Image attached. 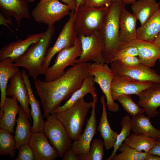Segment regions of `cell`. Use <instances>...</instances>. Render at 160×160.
Segmentation results:
<instances>
[{
  "mask_svg": "<svg viewBox=\"0 0 160 160\" xmlns=\"http://www.w3.org/2000/svg\"><path fill=\"white\" fill-rule=\"evenodd\" d=\"M90 64L89 62L75 64L54 80L43 81L38 79L34 80L36 93L43 108L44 117L46 118L63 100L68 99L81 86L85 79L90 74Z\"/></svg>",
  "mask_w": 160,
  "mask_h": 160,
  "instance_id": "cell-1",
  "label": "cell"
},
{
  "mask_svg": "<svg viewBox=\"0 0 160 160\" xmlns=\"http://www.w3.org/2000/svg\"><path fill=\"white\" fill-rule=\"evenodd\" d=\"M123 0L113 2L108 8L99 30L105 43L103 56L105 63H111L121 43L119 37V20Z\"/></svg>",
  "mask_w": 160,
  "mask_h": 160,
  "instance_id": "cell-2",
  "label": "cell"
},
{
  "mask_svg": "<svg viewBox=\"0 0 160 160\" xmlns=\"http://www.w3.org/2000/svg\"><path fill=\"white\" fill-rule=\"evenodd\" d=\"M55 27H48L42 38L33 44L26 51L13 63L14 67L27 69L28 75L34 80L41 74H44V61L48 47L54 35Z\"/></svg>",
  "mask_w": 160,
  "mask_h": 160,
  "instance_id": "cell-3",
  "label": "cell"
},
{
  "mask_svg": "<svg viewBox=\"0 0 160 160\" xmlns=\"http://www.w3.org/2000/svg\"><path fill=\"white\" fill-rule=\"evenodd\" d=\"M92 107V102H86L83 97L70 107L54 113L64 126L72 140H77L82 134L86 117Z\"/></svg>",
  "mask_w": 160,
  "mask_h": 160,
  "instance_id": "cell-4",
  "label": "cell"
},
{
  "mask_svg": "<svg viewBox=\"0 0 160 160\" xmlns=\"http://www.w3.org/2000/svg\"><path fill=\"white\" fill-rule=\"evenodd\" d=\"M109 7L97 8L84 4L80 6L74 14V26L78 35H87L99 30Z\"/></svg>",
  "mask_w": 160,
  "mask_h": 160,
  "instance_id": "cell-5",
  "label": "cell"
},
{
  "mask_svg": "<svg viewBox=\"0 0 160 160\" xmlns=\"http://www.w3.org/2000/svg\"><path fill=\"white\" fill-rule=\"evenodd\" d=\"M71 11L70 6L58 0H41L31 14L35 21L49 27L69 15Z\"/></svg>",
  "mask_w": 160,
  "mask_h": 160,
  "instance_id": "cell-6",
  "label": "cell"
},
{
  "mask_svg": "<svg viewBox=\"0 0 160 160\" xmlns=\"http://www.w3.org/2000/svg\"><path fill=\"white\" fill-rule=\"evenodd\" d=\"M44 121L43 132L50 143L57 151L59 157L62 158L72 146V140L65 127L55 114H51Z\"/></svg>",
  "mask_w": 160,
  "mask_h": 160,
  "instance_id": "cell-7",
  "label": "cell"
},
{
  "mask_svg": "<svg viewBox=\"0 0 160 160\" xmlns=\"http://www.w3.org/2000/svg\"><path fill=\"white\" fill-rule=\"evenodd\" d=\"M81 41L78 37L73 46L64 49L57 53L54 64L45 72V81L54 80L63 75L66 67L75 64V61L81 55Z\"/></svg>",
  "mask_w": 160,
  "mask_h": 160,
  "instance_id": "cell-8",
  "label": "cell"
},
{
  "mask_svg": "<svg viewBox=\"0 0 160 160\" xmlns=\"http://www.w3.org/2000/svg\"><path fill=\"white\" fill-rule=\"evenodd\" d=\"M78 37L81 41L82 51L75 64L91 61L98 63H105L103 54L105 43L99 30L87 35H78Z\"/></svg>",
  "mask_w": 160,
  "mask_h": 160,
  "instance_id": "cell-9",
  "label": "cell"
},
{
  "mask_svg": "<svg viewBox=\"0 0 160 160\" xmlns=\"http://www.w3.org/2000/svg\"><path fill=\"white\" fill-rule=\"evenodd\" d=\"M89 72L93 76V81L97 84L105 95L108 110L116 112L119 110L118 104L114 102L112 95L111 88L112 79L115 75L107 63H91Z\"/></svg>",
  "mask_w": 160,
  "mask_h": 160,
  "instance_id": "cell-10",
  "label": "cell"
},
{
  "mask_svg": "<svg viewBox=\"0 0 160 160\" xmlns=\"http://www.w3.org/2000/svg\"><path fill=\"white\" fill-rule=\"evenodd\" d=\"M74 11H71L69 19L59 33L55 43L47 51L44 61L45 74L55 55L64 49L73 46L78 38V34L74 26Z\"/></svg>",
  "mask_w": 160,
  "mask_h": 160,
  "instance_id": "cell-11",
  "label": "cell"
},
{
  "mask_svg": "<svg viewBox=\"0 0 160 160\" xmlns=\"http://www.w3.org/2000/svg\"><path fill=\"white\" fill-rule=\"evenodd\" d=\"M115 75L123 76L142 82L160 83V75L151 68L141 64L134 67L124 66L118 60L111 63Z\"/></svg>",
  "mask_w": 160,
  "mask_h": 160,
  "instance_id": "cell-12",
  "label": "cell"
},
{
  "mask_svg": "<svg viewBox=\"0 0 160 160\" xmlns=\"http://www.w3.org/2000/svg\"><path fill=\"white\" fill-rule=\"evenodd\" d=\"M97 98H93L91 115L87 120L85 129L79 139L72 143L71 148L75 154L81 156L88 153L92 139L97 133L95 107Z\"/></svg>",
  "mask_w": 160,
  "mask_h": 160,
  "instance_id": "cell-13",
  "label": "cell"
},
{
  "mask_svg": "<svg viewBox=\"0 0 160 160\" xmlns=\"http://www.w3.org/2000/svg\"><path fill=\"white\" fill-rule=\"evenodd\" d=\"M45 32L28 35L24 39H19L4 46L0 50V60L9 58L15 63L33 43L39 41Z\"/></svg>",
  "mask_w": 160,
  "mask_h": 160,
  "instance_id": "cell-14",
  "label": "cell"
},
{
  "mask_svg": "<svg viewBox=\"0 0 160 160\" xmlns=\"http://www.w3.org/2000/svg\"><path fill=\"white\" fill-rule=\"evenodd\" d=\"M153 83L140 81L127 77L114 76L111 91L113 100L122 95H136L151 86Z\"/></svg>",
  "mask_w": 160,
  "mask_h": 160,
  "instance_id": "cell-15",
  "label": "cell"
},
{
  "mask_svg": "<svg viewBox=\"0 0 160 160\" xmlns=\"http://www.w3.org/2000/svg\"><path fill=\"white\" fill-rule=\"evenodd\" d=\"M44 132L32 133L28 143L35 160H54L59 157L57 150L48 140Z\"/></svg>",
  "mask_w": 160,
  "mask_h": 160,
  "instance_id": "cell-16",
  "label": "cell"
},
{
  "mask_svg": "<svg viewBox=\"0 0 160 160\" xmlns=\"http://www.w3.org/2000/svg\"><path fill=\"white\" fill-rule=\"evenodd\" d=\"M6 92L7 96L15 98L19 103L29 119L31 121V110L28 106V92L21 72L19 70L10 79Z\"/></svg>",
  "mask_w": 160,
  "mask_h": 160,
  "instance_id": "cell-17",
  "label": "cell"
},
{
  "mask_svg": "<svg viewBox=\"0 0 160 160\" xmlns=\"http://www.w3.org/2000/svg\"><path fill=\"white\" fill-rule=\"evenodd\" d=\"M137 95L138 104L148 116L154 117L158 113L157 108L160 107V83H153Z\"/></svg>",
  "mask_w": 160,
  "mask_h": 160,
  "instance_id": "cell-18",
  "label": "cell"
},
{
  "mask_svg": "<svg viewBox=\"0 0 160 160\" xmlns=\"http://www.w3.org/2000/svg\"><path fill=\"white\" fill-rule=\"evenodd\" d=\"M121 44L135 47L141 63L147 67L154 66L157 60L160 58V48L154 41L137 39L129 43Z\"/></svg>",
  "mask_w": 160,
  "mask_h": 160,
  "instance_id": "cell-19",
  "label": "cell"
},
{
  "mask_svg": "<svg viewBox=\"0 0 160 160\" xmlns=\"http://www.w3.org/2000/svg\"><path fill=\"white\" fill-rule=\"evenodd\" d=\"M0 8L6 17L15 18L17 23L16 31L18 30L22 19H29L31 17L28 2L26 0H0Z\"/></svg>",
  "mask_w": 160,
  "mask_h": 160,
  "instance_id": "cell-20",
  "label": "cell"
},
{
  "mask_svg": "<svg viewBox=\"0 0 160 160\" xmlns=\"http://www.w3.org/2000/svg\"><path fill=\"white\" fill-rule=\"evenodd\" d=\"M21 72L28 92L29 104L31 107V115L33 121L31 127L32 132L34 133L43 132L44 121L41 111L40 102L33 95L28 75L23 69Z\"/></svg>",
  "mask_w": 160,
  "mask_h": 160,
  "instance_id": "cell-21",
  "label": "cell"
},
{
  "mask_svg": "<svg viewBox=\"0 0 160 160\" xmlns=\"http://www.w3.org/2000/svg\"><path fill=\"white\" fill-rule=\"evenodd\" d=\"M124 6L122 9L119 20V37L121 44L127 43L137 39L136 18L127 10Z\"/></svg>",
  "mask_w": 160,
  "mask_h": 160,
  "instance_id": "cell-22",
  "label": "cell"
},
{
  "mask_svg": "<svg viewBox=\"0 0 160 160\" xmlns=\"http://www.w3.org/2000/svg\"><path fill=\"white\" fill-rule=\"evenodd\" d=\"M17 102L13 97H7L0 110V128L12 134L15 131L16 116L19 111L20 105Z\"/></svg>",
  "mask_w": 160,
  "mask_h": 160,
  "instance_id": "cell-23",
  "label": "cell"
},
{
  "mask_svg": "<svg viewBox=\"0 0 160 160\" xmlns=\"http://www.w3.org/2000/svg\"><path fill=\"white\" fill-rule=\"evenodd\" d=\"M93 77V76L91 74L87 77L81 86L73 93L65 104L55 108L52 111L50 114L62 111L70 107L87 94H91L92 97H97Z\"/></svg>",
  "mask_w": 160,
  "mask_h": 160,
  "instance_id": "cell-24",
  "label": "cell"
},
{
  "mask_svg": "<svg viewBox=\"0 0 160 160\" xmlns=\"http://www.w3.org/2000/svg\"><path fill=\"white\" fill-rule=\"evenodd\" d=\"M100 101L102 107V112L97 131L103 139L106 149L108 150L113 147L119 133L112 130L108 121L107 105L104 95L100 97Z\"/></svg>",
  "mask_w": 160,
  "mask_h": 160,
  "instance_id": "cell-25",
  "label": "cell"
},
{
  "mask_svg": "<svg viewBox=\"0 0 160 160\" xmlns=\"http://www.w3.org/2000/svg\"><path fill=\"white\" fill-rule=\"evenodd\" d=\"M160 32V7L147 21L137 28V39L154 41Z\"/></svg>",
  "mask_w": 160,
  "mask_h": 160,
  "instance_id": "cell-26",
  "label": "cell"
},
{
  "mask_svg": "<svg viewBox=\"0 0 160 160\" xmlns=\"http://www.w3.org/2000/svg\"><path fill=\"white\" fill-rule=\"evenodd\" d=\"M159 5L156 0H137L132 4L131 9L142 25L160 7Z\"/></svg>",
  "mask_w": 160,
  "mask_h": 160,
  "instance_id": "cell-27",
  "label": "cell"
},
{
  "mask_svg": "<svg viewBox=\"0 0 160 160\" xmlns=\"http://www.w3.org/2000/svg\"><path fill=\"white\" fill-rule=\"evenodd\" d=\"M18 114L14 136L16 148L21 144L28 143L32 133L29 118L20 105Z\"/></svg>",
  "mask_w": 160,
  "mask_h": 160,
  "instance_id": "cell-28",
  "label": "cell"
},
{
  "mask_svg": "<svg viewBox=\"0 0 160 160\" xmlns=\"http://www.w3.org/2000/svg\"><path fill=\"white\" fill-rule=\"evenodd\" d=\"M149 117L144 114L132 117L131 130L135 134L144 135L158 139L160 135V129L153 126Z\"/></svg>",
  "mask_w": 160,
  "mask_h": 160,
  "instance_id": "cell-29",
  "label": "cell"
},
{
  "mask_svg": "<svg viewBox=\"0 0 160 160\" xmlns=\"http://www.w3.org/2000/svg\"><path fill=\"white\" fill-rule=\"evenodd\" d=\"M13 63L9 58L0 60V109L2 108L7 97L6 91L8 81L19 70L18 67L13 66Z\"/></svg>",
  "mask_w": 160,
  "mask_h": 160,
  "instance_id": "cell-30",
  "label": "cell"
},
{
  "mask_svg": "<svg viewBox=\"0 0 160 160\" xmlns=\"http://www.w3.org/2000/svg\"><path fill=\"white\" fill-rule=\"evenodd\" d=\"M156 139L144 135H130L124 143L139 152L148 153L155 143Z\"/></svg>",
  "mask_w": 160,
  "mask_h": 160,
  "instance_id": "cell-31",
  "label": "cell"
},
{
  "mask_svg": "<svg viewBox=\"0 0 160 160\" xmlns=\"http://www.w3.org/2000/svg\"><path fill=\"white\" fill-rule=\"evenodd\" d=\"M8 131L0 128V155L13 157L17 149L14 136Z\"/></svg>",
  "mask_w": 160,
  "mask_h": 160,
  "instance_id": "cell-32",
  "label": "cell"
},
{
  "mask_svg": "<svg viewBox=\"0 0 160 160\" xmlns=\"http://www.w3.org/2000/svg\"><path fill=\"white\" fill-rule=\"evenodd\" d=\"M119 150L121 152L114 155L111 160H145L148 155L147 153L138 151L124 142Z\"/></svg>",
  "mask_w": 160,
  "mask_h": 160,
  "instance_id": "cell-33",
  "label": "cell"
},
{
  "mask_svg": "<svg viewBox=\"0 0 160 160\" xmlns=\"http://www.w3.org/2000/svg\"><path fill=\"white\" fill-rule=\"evenodd\" d=\"M118 101L124 109L133 117L144 114L143 109L132 99L131 95H122L118 96L115 100Z\"/></svg>",
  "mask_w": 160,
  "mask_h": 160,
  "instance_id": "cell-34",
  "label": "cell"
},
{
  "mask_svg": "<svg viewBox=\"0 0 160 160\" xmlns=\"http://www.w3.org/2000/svg\"><path fill=\"white\" fill-rule=\"evenodd\" d=\"M122 128L121 132L119 133L117 137L113 151L107 160H111L113 156L116 154L120 146L124 142L125 139L130 135L132 127V119L129 115L125 116L123 118L121 123Z\"/></svg>",
  "mask_w": 160,
  "mask_h": 160,
  "instance_id": "cell-35",
  "label": "cell"
},
{
  "mask_svg": "<svg viewBox=\"0 0 160 160\" xmlns=\"http://www.w3.org/2000/svg\"><path fill=\"white\" fill-rule=\"evenodd\" d=\"M104 145L103 140L94 139L89 153L79 156L80 160H102L104 155Z\"/></svg>",
  "mask_w": 160,
  "mask_h": 160,
  "instance_id": "cell-36",
  "label": "cell"
},
{
  "mask_svg": "<svg viewBox=\"0 0 160 160\" xmlns=\"http://www.w3.org/2000/svg\"><path fill=\"white\" fill-rule=\"evenodd\" d=\"M138 56L137 50L135 47L132 46L124 45L120 44L115 52L113 61L128 56Z\"/></svg>",
  "mask_w": 160,
  "mask_h": 160,
  "instance_id": "cell-37",
  "label": "cell"
},
{
  "mask_svg": "<svg viewBox=\"0 0 160 160\" xmlns=\"http://www.w3.org/2000/svg\"><path fill=\"white\" fill-rule=\"evenodd\" d=\"M19 151L17 158L15 160H33V151L28 143H24L16 148Z\"/></svg>",
  "mask_w": 160,
  "mask_h": 160,
  "instance_id": "cell-38",
  "label": "cell"
},
{
  "mask_svg": "<svg viewBox=\"0 0 160 160\" xmlns=\"http://www.w3.org/2000/svg\"><path fill=\"white\" fill-rule=\"evenodd\" d=\"M118 60L124 67L132 68L137 66L141 64V61L137 56H130Z\"/></svg>",
  "mask_w": 160,
  "mask_h": 160,
  "instance_id": "cell-39",
  "label": "cell"
},
{
  "mask_svg": "<svg viewBox=\"0 0 160 160\" xmlns=\"http://www.w3.org/2000/svg\"><path fill=\"white\" fill-rule=\"evenodd\" d=\"M112 3L111 0H85L84 2L86 5L97 8L109 7Z\"/></svg>",
  "mask_w": 160,
  "mask_h": 160,
  "instance_id": "cell-40",
  "label": "cell"
},
{
  "mask_svg": "<svg viewBox=\"0 0 160 160\" xmlns=\"http://www.w3.org/2000/svg\"><path fill=\"white\" fill-rule=\"evenodd\" d=\"M62 158L63 160H80L79 156L75 154L71 148L67 151Z\"/></svg>",
  "mask_w": 160,
  "mask_h": 160,
  "instance_id": "cell-41",
  "label": "cell"
},
{
  "mask_svg": "<svg viewBox=\"0 0 160 160\" xmlns=\"http://www.w3.org/2000/svg\"><path fill=\"white\" fill-rule=\"evenodd\" d=\"M148 155L160 156V142L156 139V142L147 153Z\"/></svg>",
  "mask_w": 160,
  "mask_h": 160,
  "instance_id": "cell-42",
  "label": "cell"
},
{
  "mask_svg": "<svg viewBox=\"0 0 160 160\" xmlns=\"http://www.w3.org/2000/svg\"><path fill=\"white\" fill-rule=\"evenodd\" d=\"M7 23L12 25V20L10 17H5L1 12H0V25H4L7 27L13 33V31L8 25Z\"/></svg>",
  "mask_w": 160,
  "mask_h": 160,
  "instance_id": "cell-43",
  "label": "cell"
},
{
  "mask_svg": "<svg viewBox=\"0 0 160 160\" xmlns=\"http://www.w3.org/2000/svg\"><path fill=\"white\" fill-rule=\"evenodd\" d=\"M64 4L70 7L71 11H74L76 9V0H60Z\"/></svg>",
  "mask_w": 160,
  "mask_h": 160,
  "instance_id": "cell-44",
  "label": "cell"
},
{
  "mask_svg": "<svg viewBox=\"0 0 160 160\" xmlns=\"http://www.w3.org/2000/svg\"><path fill=\"white\" fill-rule=\"evenodd\" d=\"M145 160H160V156L148 154Z\"/></svg>",
  "mask_w": 160,
  "mask_h": 160,
  "instance_id": "cell-45",
  "label": "cell"
},
{
  "mask_svg": "<svg viewBox=\"0 0 160 160\" xmlns=\"http://www.w3.org/2000/svg\"><path fill=\"white\" fill-rule=\"evenodd\" d=\"M154 41L160 48V32Z\"/></svg>",
  "mask_w": 160,
  "mask_h": 160,
  "instance_id": "cell-46",
  "label": "cell"
},
{
  "mask_svg": "<svg viewBox=\"0 0 160 160\" xmlns=\"http://www.w3.org/2000/svg\"><path fill=\"white\" fill-rule=\"evenodd\" d=\"M76 0V9L77 8L80 6L84 4L85 0Z\"/></svg>",
  "mask_w": 160,
  "mask_h": 160,
  "instance_id": "cell-47",
  "label": "cell"
},
{
  "mask_svg": "<svg viewBox=\"0 0 160 160\" xmlns=\"http://www.w3.org/2000/svg\"><path fill=\"white\" fill-rule=\"evenodd\" d=\"M137 0H123V2L125 5L132 4Z\"/></svg>",
  "mask_w": 160,
  "mask_h": 160,
  "instance_id": "cell-48",
  "label": "cell"
},
{
  "mask_svg": "<svg viewBox=\"0 0 160 160\" xmlns=\"http://www.w3.org/2000/svg\"><path fill=\"white\" fill-rule=\"evenodd\" d=\"M28 2L33 3L36 0H26Z\"/></svg>",
  "mask_w": 160,
  "mask_h": 160,
  "instance_id": "cell-49",
  "label": "cell"
},
{
  "mask_svg": "<svg viewBox=\"0 0 160 160\" xmlns=\"http://www.w3.org/2000/svg\"><path fill=\"white\" fill-rule=\"evenodd\" d=\"M111 0V2L113 3V2H118L122 0Z\"/></svg>",
  "mask_w": 160,
  "mask_h": 160,
  "instance_id": "cell-50",
  "label": "cell"
},
{
  "mask_svg": "<svg viewBox=\"0 0 160 160\" xmlns=\"http://www.w3.org/2000/svg\"><path fill=\"white\" fill-rule=\"evenodd\" d=\"M158 141L160 142V135L159 136V137H158V139H157Z\"/></svg>",
  "mask_w": 160,
  "mask_h": 160,
  "instance_id": "cell-51",
  "label": "cell"
},
{
  "mask_svg": "<svg viewBox=\"0 0 160 160\" xmlns=\"http://www.w3.org/2000/svg\"><path fill=\"white\" fill-rule=\"evenodd\" d=\"M159 4H160V2L159 3Z\"/></svg>",
  "mask_w": 160,
  "mask_h": 160,
  "instance_id": "cell-52",
  "label": "cell"
},
{
  "mask_svg": "<svg viewBox=\"0 0 160 160\" xmlns=\"http://www.w3.org/2000/svg\"><path fill=\"white\" fill-rule=\"evenodd\" d=\"M159 59L160 60V58Z\"/></svg>",
  "mask_w": 160,
  "mask_h": 160,
  "instance_id": "cell-53",
  "label": "cell"
}]
</instances>
